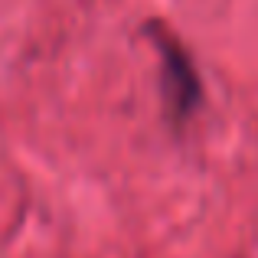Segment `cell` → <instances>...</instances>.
<instances>
[{"label": "cell", "instance_id": "1", "mask_svg": "<svg viewBox=\"0 0 258 258\" xmlns=\"http://www.w3.org/2000/svg\"><path fill=\"white\" fill-rule=\"evenodd\" d=\"M154 43L160 49V59H164V79H160V88H164V108L170 124H186L203 105V85L200 76H196L189 56L183 52V46L176 43L167 33H154Z\"/></svg>", "mask_w": 258, "mask_h": 258}]
</instances>
